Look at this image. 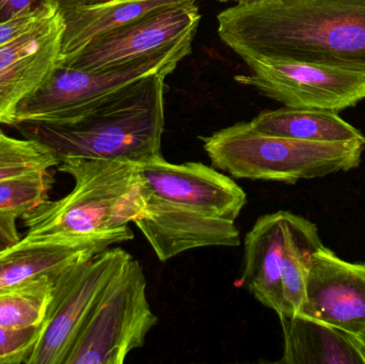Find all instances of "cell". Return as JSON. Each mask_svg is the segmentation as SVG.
<instances>
[{
  "label": "cell",
  "instance_id": "obj_1",
  "mask_svg": "<svg viewBox=\"0 0 365 364\" xmlns=\"http://www.w3.org/2000/svg\"><path fill=\"white\" fill-rule=\"evenodd\" d=\"M221 41L240 58L365 72V0H262L219 13Z\"/></svg>",
  "mask_w": 365,
  "mask_h": 364
},
{
  "label": "cell",
  "instance_id": "obj_2",
  "mask_svg": "<svg viewBox=\"0 0 365 364\" xmlns=\"http://www.w3.org/2000/svg\"><path fill=\"white\" fill-rule=\"evenodd\" d=\"M166 77L154 74L130 83L71 123L11 128L46 147L60 162L81 158L143 164L162 156Z\"/></svg>",
  "mask_w": 365,
  "mask_h": 364
},
{
  "label": "cell",
  "instance_id": "obj_3",
  "mask_svg": "<svg viewBox=\"0 0 365 364\" xmlns=\"http://www.w3.org/2000/svg\"><path fill=\"white\" fill-rule=\"evenodd\" d=\"M60 172L71 175L74 188L58 200L24 216V241L36 244L83 243L134 239L130 222L145 207L138 167L123 160L70 158Z\"/></svg>",
  "mask_w": 365,
  "mask_h": 364
},
{
  "label": "cell",
  "instance_id": "obj_4",
  "mask_svg": "<svg viewBox=\"0 0 365 364\" xmlns=\"http://www.w3.org/2000/svg\"><path fill=\"white\" fill-rule=\"evenodd\" d=\"M215 168L235 179L295 184L357 168L365 139L322 142L272 136L240 122L202 137Z\"/></svg>",
  "mask_w": 365,
  "mask_h": 364
},
{
  "label": "cell",
  "instance_id": "obj_5",
  "mask_svg": "<svg viewBox=\"0 0 365 364\" xmlns=\"http://www.w3.org/2000/svg\"><path fill=\"white\" fill-rule=\"evenodd\" d=\"M195 36L118 68L83 71L57 66L53 74L15 110L17 123L66 124L93 110L111 94L154 74L168 76L192 51Z\"/></svg>",
  "mask_w": 365,
  "mask_h": 364
},
{
  "label": "cell",
  "instance_id": "obj_6",
  "mask_svg": "<svg viewBox=\"0 0 365 364\" xmlns=\"http://www.w3.org/2000/svg\"><path fill=\"white\" fill-rule=\"evenodd\" d=\"M147 286L143 266L130 256L98 295L64 364H122L143 348L158 323Z\"/></svg>",
  "mask_w": 365,
  "mask_h": 364
},
{
  "label": "cell",
  "instance_id": "obj_7",
  "mask_svg": "<svg viewBox=\"0 0 365 364\" xmlns=\"http://www.w3.org/2000/svg\"><path fill=\"white\" fill-rule=\"evenodd\" d=\"M242 59L251 73L236 75V83L285 107L338 113L365 100V72L292 60Z\"/></svg>",
  "mask_w": 365,
  "mask_h": 364
},
{
  "label": "cell",
  "instance_id": "obj_8",
  "mask_svg": "<svg viewBox=\"0 0 365 364\" xmlns=\"http://www.w3.org/2000/svg\"><path fill=\"white\" fill-rule=\"evenodd\" d=\"M130 256L122 248H108L62 274L40 339L26 364H64L98 295Z\"/></svg>",
  "mask_w": 365,
  "mask_h": 364
},
{
  "label": "cell",
  "instance_id": "obj_9",
  "mask_svg": "<svg viewBox=\"0 0 365 364\" xmlns=\"http://www.w3.org/2000/svg\"><path fill=\"white\" fill-rule=\"evenodd\" d=\"M200 21L195 0L164 9L93 38L58 66L83 71L118 68L195 36Z\"/></svg>",
  "mask_w": 365,
  "mask_h": 364
},
{
  "label": "cell",
  "instance_id": "obj_10",
  "mask_svg": "<svg viewBox=\"0 0 365 364\" xmlns=\"http://www.w3.org/2000/svg\"><path fill=\"white\" fill-rule=\"evenodd\" d=\"M137 167L143 189L167 202L231 222L246 205L240 186L202 162L171 164L162 155Z\"/></svg>",
  "mask_w": 365,
  "mask_h": 364
},
{
  "label": "cell",
  "instance_id": "obj_11",
  "mask_svg": "<svg viewBox=\"0 0 365 364\" xmlns=\"http://www.w3.org/2000/svg\"><path fill=\"white\" fill-rule=\"evenodd\" d=\"M358 336L365 331V263L322 246L312 256L299 313Z\"/></svg>",
  "mask_w": 365,
  "mask_h": 364
},
{
  "label": "cell",
  "instance_id": "obj_12",
  "mask_svg": "<svg viewBox=\"0 0 365 364\" xmlns=\"http://www.w3.org/2000/svg\"><path fill=\"white\" fill-rule=\"evenodd\" d=\"M64 27L59 10L0 47V125H10L19 105L57 68Z\"/></svg>",
  "mask_w": 365,
  "mask_h": 364
},
{
  "label": "cell",
  "instance_id": "obj_13",
  "mask_svg": "<svg viewBox=\"0 0 365 364\" xmlns=\"http://www.w3.org/2000/svg\"><path fill=\"white\" fill-rule=\"evenodd\" d=\"M145 207L134 220L160 262L203 247L240 245L235 222L204 215L152 196L143 189Z\"/></svg>",
  "mask_w": 365,
  "mask_h": 364
},
{
  "label": "cell",
  "instance_id": "obj_14",
  "mask_svg": "<svg viewBox=\"0 0 365 364\" xmlns=\"http://www.w3.org/2000/svg\"><path fill=\"white\" fill-rule=\"evenodd\" d=\"M287 211L262 216L244 241L242 281L257 301L287 314L282 286Z\"/></svg>",
  "mask_w": 365,
  "mask_h": 364
},
{
  "label": "cell",
  "instance_id": "obj_15",
  "mask_svg": "<svg viewBox=\"0 0 365 364\" xmlns=\"http://www.w3.org/2000/svg\"><path fill=\"white\" fill-rule=\"evenodd\" d=\"M284 364H365V346L357 336L302 316L279 314Z\"/></svg>",
  "mask_w": 365,
  "mask_h": 364
},
{
  "label": "cell",
  "instance_id": "obj_16",
  "mask_svg": "<svg viewBox=\"0 0 365 364\" xmlns=\"http://www.w3.org/2000/svg\"><path fill=\"white\" fill-rule=\"evenodd\" d=\"M111 239L83 243L36 244L21 239L0 252V292L45 275H58L115 245Z\"/></svg>",
  "mask_w": 365,
  "mask_h": 364
},
{
  "label": "cell",
  "instance_id": "obj_17",
  "mask_svg": "<svg viewBox=\"0 0 365 364\" xmlns=\"http://www.w3.org/2000/svg\"><path fill=\"white\" fill-rule=\"evenodd\" d=\"M193 0H109L61 11L64 19L60 61L74 55L90 41L152 13Z\"/></svg>",
  "mask_w": 365,
  "mask_h": 364
},
{
  "label": "cell",
  "instance_id": "obj_18",
  "mask_svg": "<svg viewBox=\"0 0 365 364\" xmlns=\"http://www.w3.org/2000/svg\"><path fill=\"white\" fill-rule=\"evenodd\" d=\"M257 132L272 136L322 142L361 140L364 135L334 111L284 107L265 110L250 121Z\"/></svg>",
  "mask_w": 365,
  "mask_h": 364
},
{
  "label": "cell",
  "instance_id": "obj_19",
  "mask_svg": "<svg viewBox=\"0 0 365 364\" xmlns=\"http://www.w3.org/2000/svg\"><path fill=\"white\" fill-rule=\"evenodd\" d=\"M323 246L319 230L310 220L287 214L282 286L287 314H298L306 298V282L315 251Z\"/></svg>",
  "mask_w": 365,
  "mask_h": 364
},
{
  "label": "cell",
  "instance_id": "obj_20",
  "mask_svg": "<svg viewBox=\"0 0 365 364\" xmlns=\"http://www.w3.org/2000/svg\"><path fill=\"white\" fill-rule=\"evenodd\" d=\"M63 273L41 276L1 291L0 325L10 328L41 326L46 318L58 280Z\"/></svg>",
  "mask_w": 365,
  "mask_h": 364
},
{
  "label": "cell",
  "instance_id": "obj_21",
  "mask_svg": "<svg viewBox=\"0 0 365 364\" xmlns=\"http://www.w3.org/2000/svg\"><path fill=\"white\" fill-rule=\"evenodd\" d=\"M55 155L40 143L14 138L0 130V182L59 166Z\"/></svg>",
  "mask_w": 365,
  "mask_h": 364
},
{
  "label": "cell",
  "instance_id": "obj_22",
  "mask_svg": "<svg viewBox=\"0 0 365 364\" xmlns=\"http://www.w3.org/2000/svg\"><path fill=\"white\" fill-rule=\"evenodd\" d=\"M53 182L49 170L4 180L0 182V212L23 218L48 201Z\"/></svg>",
  "mask_w": 365,
  "mask_h": 364
},
{
  "label": "cell",
  "instance_id": "obj_23",
  "mask_svg": "<svg viewBox=\"0 0 365 364\" xmlns=\"http://www.w3.org/2000/svg\"><path fill=\"white\" fill-rule=\"evenodd\" d=\"M42 333V325L10 328L0 325V364L27 363Z\"/></svg>",
  "mask_w": 365,
  "mask_h": 364
},
{
  "label": "cell",
  "instance_id": "obj_24",
  "mask_svg": "<svg viewBox=\"0 0 365 364\" xmlns=\"http://www.w3.org/2000/svg\"><path fill=\"white\" fill-rule=\"evenodd\" d=\"M59 10V0H0V23L27 15L46 19Z\"/></svg>",
  "mask_w": 365,
  "mask_h": 364
},
{
  "label": "cell",
  "instance_id": "obj_25",
  "mask_svg": "<svg viewBox=\"0 0 365 364\" xmlns=\"http://www.w3.org/2000/svg\"><path fill=\"white\" fill-rule=\"evenodd\" d=\"M46 19L38 15H27V16L16 17L10 21H2L0 23V47L16 40Z\"/></svg>",
  "mask_w": 365,
  "mask_h": 364
},
{
  "label": "cell",
  "instance_id": "obj_26",
  "mask_svg": "<svg viewBox=\"0 0 365 364\" xmlns=\"http://www.w3.org/2000/svg\"><path fill=\"white\" fill-rule=\"evenodd\" d=\"M17 219L14 214L0 212V252L10 249L23 239L17 229Z\"/></svg>",
  "mask_w": 365,
  "mask_h": 364
},
{
  "label": "cell",
  "instance_id": "obj_27",
  "mask_svg": "<svg viewBox=\"0 0 365 364\" xmlns=\"http://www.w3.org/2000/svg\"><path fill=\"white\" fill-rule=\"evenodd\" d=\"M109 0H59L60 10L77 8V6H92V4H102Z\"/></svg>",
  "mask_w": 365,
  "mask_h": 364
},
{
  "label": "cell",
  "instance_id": "obj_28",
  "mask_svg": "<svg viewBox=\"0 0 365 364\" xmlns=\"http://www.w3.org/2000/svg\"><path fill=\"white\" fill-rule=\"evenodd\" d=\"M219 2H235L236 4H249L255 2L262 1V0H218Z\"/></svg>",
  "mask_w": 365,
  "mask_h": 364
},
{
  "label": "cell",
  "instance_id": "obj_29",
  "mask_svg": "<svg viewBox=\"0 0 365 364\" xmlns=\"http://www.w3.org/2000/svg\"><path fill=\"white\" fill-rule=\"evenodd\" d=\"M357 337H358V339H359L360 341H361L362 343H364V345L365 346V331H364V333H360V335H358Z\"/></svg>",
  "mask_w": 365,
  "mask_h": 364
}]
</instances>
